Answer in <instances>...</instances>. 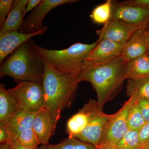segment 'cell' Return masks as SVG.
I'll use <instances>...</instances> for the list:
<instances>
[{
  "mask_svg": "<svg viewBox=\"0 0 149 149\" xmlns=\"http://www.w3.org/2000/svg\"><path fill=\"white\" fill-rule=\"evenodd\" d=\"M112 1L107 0L105 3L97 6L91 15L93 21L97 24H105L111 17Z\"/></svg>",
  "mask_w": 149,
  "mask_h": 149,
  "instance_id": "21",
  "label": "cell"
},
{
  "mask_svg": "<svg viewBox=\"0 0 149 149\" xmlns=\"http://www.w3.org/2000/svg\"><path fill=\"white\" fill-rule=\"evenodd\" d=\"M21 109L14 96L0 84V125H5L11 118Z\"/></svg>",
  "mask_w": 149,
  "mask_h": 149,
  "instance_id": "18",
  "label": "cell"
},
{
  "mask_svg": "<svg viewBox=\"0 0 149 149\" xmlns=\"http://www.w3.org/2000/svg\"><path fill=\"white\" fill-rule=\"evenodd\" d=\"M98 43H76L61 50L49 49L37 45V49L44 60L62 74L77 77L86 59Z\"/></svg>",
  "mask_w": 149,
  "mask_h": 149,
  "instance_id": "4",
  "label": "cell"
},
{
  "mask_svg": "<svg viewBox=\"0 0 149 149\" xmlns=\"http://www.w3.org/2000/svg\"><path fill=\"white\" fill-rule=\"evenodd\" d=\"M75 138L68 137L63 140L59 143H48L42 145L37 149H74Z\"/></svg>",
  "mask_w": 149,
  "mask_h": 149,
  "instance_id": "25",
  "label": "cell"
},
{
  "mask_svg": "<svg viewBox=\"0 0 149 149\" xmlns=\"http://www.w3.org/2000/svg\"><path fill=\"white\" fill-rule=\"evenodd\" d=\"M113 116V114H106L102 110L99 109L85 129L74 138L84 143L97 146Z\"/></svg>",
  "mask_w": 149,
  "mask_h": 149,
  "instance_id": "9",
  "label": "cell"
},
{
  "mask_svg": "<svg viewBox=\"0 0 149 149\" xmlns=\"http://www.w3.org/2000/svg\"><path fill=\"white\" fill-rule=\"evenodd\" d=\"M127 123L129 130H138L141 129L146 123L138 105L137 99L128 112Z\"/></svg>",
  "mask_w": 149,
  "mask_h": 149,
  "instance_id": "22",
  "label": "cell"
},
{
  "mask_svg": "<svg viewBox=\"0 0 149 149\" xmlns=\"http://www.w3.org/2000/svg\"><path fill=\"white\" fill-rule=\"evenodd\" d=\"M125 61L120 56L99 63L85 61L77 76L79 83H91L97 93L99 108L117 96L125 80Z\"/></svg>",
  "mask_w": 149,
  "mask_h": 149,
  "instance_id": "1",
  "label": "cell"
},
{
  "mask_svg": "<svg viewBox=\"0 0 149 149\" xmlns=\"http://www.w3.org/2000/svg\"><path fill=\"white\" fill-rule=\"evenodd\" d=\"M45 69L44 59L31 39L14 51L1 64L0 77L10 76L17 84L25 81L42 83Z\"/></svg>",
  "mask_w": 149,
  "mask_h": 149,
  "instance_id": "3",
  "label": "cell"
},
{
  "mask_svg": "<svg viewBox=\"0 0 149 149\" xmlns=\"http://www.w3.org/2000/svg\"><path fill=\"white\" fill-rule=\"evenodd\" d=\"M118 149H139L141 148L139 130H129L116 145Z\"/></svg>",
  "mask_w": 149,
  "mask_h": 149,
  "instance_id": "23",
  "label": "cell"
},
{
  "mask_svg": "<svg viewBox=\"0 0 149 149\" xmlns=\"http://www.w3.org/2000/svg\"><path fill=\"white\" fill-rule=\"evenodd\" d=\"M139 141L141 148L149 147V123L146 124L139 130Z\"/></svg>",
  "mask_w": 149,
  "mask_h": 149,
  "instance_id": "27",
  "label": "cell"
},
{
  "mask_svg": "<svg viewBox=\"0 0 149 149\" xmlns=\"http://www.w3.org/2000/svg\"><path fill=\"white\" fill-rule=\"evenodd\" d=\"M98 43L91 50L85 61L99 63L120 56L125 44H120L107 39L97 40Z\"/></svg>",
  "mask_w": 149,
  "mask_h": 149,
  "instance_id": "13",
  "label": "cell"
},
{
  "mask_svg": "<svg viewBox=\"0 0 149 149\" xmlns=\"http://www.w3.org/2000/svg\"><path fill=\"white\" fill-rule=\"evenodd\" d=\"M148 29H149V25L148 27Z\"/></svg>",
  "mask_w": 149,
  "mask_h": 149,
  "instance_id": "39",
  "label": "cell"
},
{
  "mask_svg": "<svg viewBox=\"0 0 149 149\" xmlns=\"http://www.w3.org/2000/svg\"><path fill=\"white\" fill-rule=\"evenodd\" d=\"M9 134L5 125H0V143H3L9 139Z\"/></svg>",
  "mask_w": 149,
  "mask_h": 149,
  "instance_id": "32",
  "label": "cell"
},
{
  "mask_svg": "<svg viewBox=\"0 0 149 149\" xmlns=\"http://www.w3.org/2000/svg\"><path fill=\"white\" fill-rule=\"evenodd\" d=\"M47 26L38 32L32 33H19L18 31L0 33V63L12 53L32 37L43 35Z\"/></svg>",
  "mask_w": 149,
  "mask_h": 149,
  "instance_id": "12",
  "label": "cell"
},
{
  "mask_svg": "<svg viewBox=\"0 0 149 149\" xmlns=\"http://www.w3.org/2000/svg\"><path fill=\"white\" fill-rule=\"evenodd\" d=\"M32 128L40 144L49 143V140L55 130L52 118L48 110L44 107L35 116Z\"/></svg>",
  "mask_w": 149,
  "mask_h": 149,
  "instance_id": "15",
  "label": "cell"
},
{
  "mask_svg": "<svg viewBox=\"0 0 149 149\" xmlns=\"http://www.w3.org/2000/svg\"><path fill=\"white\" fill-rule=\"evenodd\" d=\"M137 102L144 119L146 122L149 123V100L143 98L138 97Z\"/></svg>",
  "mask_w": 149,
  "mask_h": 149,
  "instance_id": "28",
  "label": "cell"
},
{
  "mask_svg": "<svg viewBox=\"0 0 149 149\" xmlns=\"http://www.w3.org/2000/svg\"><path fill=\"white\" fill-rule=\"evenodd\" d=\"M99 109H100L97 101L93 99L89 100L82 109L68 120L65 132L68 137L74 138L81 133Z\"/></svg>",
  "mask_w": 149,
  "mask_h": 149,
  "instance_id": "11",
  "label": "cell"
},
{
  "mask_svg": "<svg viewBox=\"0 0 149 149\" xmlns=\"http://www.w3.org/2000/svg\"><path fill=\"white\" fill-rule=\"evenodd\" d=\"M126 94L129 97L135 94L138 97L149 100V77L140 80L128 79Z\"/></svg>",
  "mask_w": 149,
  "mask_h": 149,
  "instance_id": "20",
  "label": "cell"
},
{
  "mask_svg": "<svg viewBox=\"0 0 149 149\" xmlns=\"http://www.w3.org/2000/svg\"><path fill=\"white\" fill-rule=\"evenodd\" d=\"M148 54L149 55V47H148Z\"/></svg>",
  "mask_w": 149,
  "mask_h": 149,
  "instance_id": "38",
  "label": "cell"
},
{
  "mask_svg": "<svg viewBox=\"0 0 149 149\" xmlns=\"http://www.w3.org/2000/svg\"><path fill=\"white\" fill-rule=\"evenodd\" d=\"M28 0H15L0 33L21 30Z\"/></svg>",
  "mask_w": 149,
  "mask_h": 149,
  "instance_id": "16",
  "label": "cell"
},
{
  "mask_svg": "<svg viewBox=\"0 0 149 149\" xmlns=\"http://www.w3.org/2000/svg\"><path fill=\"white\" fill-rule=\"evenodd\" d=\"M77 1V0H42L25 20L21 29L22 33H32L40 31L45 27L43 24V19L50 11L62 5Z\"/></svg>",
  "mask_w": 149,
  "mask_h": 149,
  "instance_id": "8",
  "label": "cell"
},
{
  "mask_svg": "<svg viewBox=\"0 0 149 149\" xmlns=\"http://www.w3.org/2000/svg\"><path fill=\"white\" fill-rule=\"evenodd\" d=\"M13 0L0 1V26L2 27L5 22L7 17L12 6Z\"/></svg>",
  "mask_w": 149,
  "mask_h": 149,
  "instance_id": "26",
  "label": "cell"
},
{
  "mask_svg": "<svg viewBox=\"0 0 149 149\" xmlns=\"http://www.w3.org/2000/svg\"><path fill=\"white\" fill-rule=\"evenodd\" d=\"M0 149H10V145L9 139L8 141L1 144Z\"/></svg>",
  "mask_w": 149,
  "mask_h": 149,
  "instance_id": "35",
  "label": "cell"
},
{
  "mask_svg": "<svg viewBox=\"0 0 149 149\" xmlns=\"http://www.w3.org/2000/svg\"><path fill=\"white\" fill-rule=\"evenodd\" d=\"M122 3L126 5L139 7L149 10V0H127Z\"/></svg>",
  "mask_w": 149,
  "mask_h": 149,
  "instance_id": "29",
  "label": "cell"
},
{
  "mask_svg": "<svg viewBox=\"0 0 149 149\" xmlns=\"http://www.w3.org/2000/svg\"><path fill=\"white\" fill-rule=\"evenodd\" d=\"M137 98L136 95L133 94L124 102L122 107L113 113L99 144L109 143L116 145L128 132L129 129L127 120L128 112Z\"/></svg>",
  "mask_w": 149,
  "mask_h": 149,
  "instance_id": "6",
  "label": "cell"
},
{
  "mask_svg": "<svg viewBox=\"0 0 149 149\" xmlns=\"http://www.w3.org/2000/svg\"><path fill=\"white\" fill-rule=\"evenodd\" d=\"M38 112L30 113L19 109L5 125L10 136L16 139L24 130L32 128L33 120Z\"/></svg>",
  "mask_w": 149,
  "mask_h": 149,
  "instance_id": "17",
  "label": "cell"
},
{
  "mask_svg": "<svg viewBox=\"0 0 149 149\" xmlns=\"http://www.w3.org/2000/svg\"><path fill=\"white\" fill-rule=\"evenodd\" d=\"M139 149H149V147H143V148H141Z\"/></svg>",
  "mask_w": 149,
  "mask_h": 149,
  "instance_id": "37",
  "label": "cell"
},
{
  "mask_svg": "<svg viewBox=\"0 0 149 149\" xmlns=\"http://www.w3.org/2000/svg\"><path fill=\"white\" fill-rule=\"evenodd\" d=\"M44 61L42 84L45 91V108L49 113L56 127L62 112L71 107L80 83L77 77L60 73Z\"/></svg>",
  "mask_w": 149,
  "mask_h": 149,
  "instance_id": "2",
  "label": "cell"
},
{
  "mask_svg": "<svg viewBox=\"0 0 149 149\" xmlns=\"http://www.w3.org/2000/svg\"><path fill=\"white\" fill-rule=\"evenodd\" d=\"M146 30L137 29L125 43L119 56L124 61H131L148 54L149 46L145 36Z\"/></svg>",
  "mask_w": 149,
  "mask_h": 149,
  "instance_id": "14",
  "label": "cell"
},
{
  "mask_svg": "<svg viewBox=\"0 0 149 149\" xmlns=\"http://www.w3.org/2000/svg\"><path fill=\"white\" fill-rule=\"evenodd\" d=\"M8 91L16 99L22 110L35 113L45 107V91L42 83L35 81L21 82Z\"/></svg>",
  "mask_w": 149,
  "mask_h": 149,
  "instance_id": "5",
  "label": "cell"
},
{
  "mask_svg": "<svg viewBox=\"0 0 149 149\" xmlns=\"http://www.w3.org/2000/svg\"><path fill=\"white\" fill-rule=\"evenodd\" d=\"M42 1V0H29L26 6L25 14L26 15L28 12L31 11L33 9L35 10L40 4Z\"/></svg>",
  "mask_w": 149,
  "mask_h": 149,
  "instance_id": "33",
  "label": "cell"
},
{
  "mask_svg": "<svg viewBox=\"0 0 149 149\" xmlns=\"http://www.w3.org/2000/svg\"><path fill=\"white\" fill-rule=\"evenodd\" d=\"M110 19L122 20L138 29H147L149 25V10L112 1Z\"/></svg>",
  "mask_w": 149,
  "mask_h": 149,
  "instance_id": "7",
  "label": "cell"
},
{
  "mask_svg": "<svg viewBox=\"0 0 149 149\" xmlns=\"http://www.w3.org/2000/svg\"><path fill=\"white\" fill-rule=\"evenodd\" d=\"M145 36H146V40L149 47V29H147L145 32Z\"/></svg>",
  "mask_w": 149,
  "mask_h": 149,
  "instance_id": "36",
  "label": "cell"
},
{
  "mask_svg": "<svg viewBox=\"0 0 149 149\" xmlns=\"http://www.w3.org/2000/svg\"><path fill=\"white\" fill-rule=\"evenodd\" d=\"M138 28L118 19H110L101 29L96 31L98 40L107 39L120 44H125Z\"/></svg>",
  "mask_w": 149,
  "mask_h": 149,
  "instance_id": "10",
  "label": "cell"
},
{
  "mask_svg": "<svg viewBox=\"0 0 149 149\" xmlns=\"http://www.w3.org/2000/svg\"><path fill=\"white\" fill-rule=\"evenodd\" d=\"M96 148V149H118L116 147V145L109 143H103L99 144Z\"/></svg>",
  "mask_w": 149,
  "mask_h": 149,
  "instance_id": "34",
  "label": "cell"
},
{
  "mask_svg": "<svg viewBox=\"0 0 149 149\" xmlns=\"http://www.w3.org/2000/svg\"><path fill=\"white\" fill-rule=\"evenodd\" d=\"M9 141L10 145V149H29L23 147L17 139L12 136H10Z\"/></svg>",
  "mask_w": 149,
  "mask_h": 149,
  "instance_id": "31",
  "label": "cell"
},
{
  "mask_svg": "<svg viewBox=\"0 0 149 149\" xmlns=\"http://www.w3.org/2000/svg\"><path fill=\"white\" fill-rule=\"evenodd\" d=\"M148 77H149L148 54L131 61L125 62V80H140Z\"/></svg>",
  "mask_w": 149,
  "mask_h": 149,
  "instance_id": "19",
  "label": "cell"
},
{
  "mask_svg": "<svg viewBox=\"0 0 149 149\" xmlns=\"http://www.w3.org/2000/svg\"><path fill=\"white\" fill-rule=\"evenodd\" d=\"M23 147L29 149H37L40 143L32 128L24 130L17 137Z\"/></svg>",
  "mask_w": 149,
  "mask_h": 149,
  "instance_id": "24",
  "label": "cell"
},
{
  "mask_svg": "<svg viewBox=\"0 0 149 149\" xmlns=\"http://www.w3.org/2000/svg\"><path fill=\"white\" fill-rule=\"evenodd\" d=\"M96 147L88 143H84L75 138L74 149H96Z\"/></svg>",
  "mask_w": 149,
  "mask_h": 149,
  "instance_id": "30",
  "label": "cell"
}]
</instances>
